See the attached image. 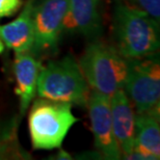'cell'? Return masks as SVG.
Listing matches in <instances>:
<instances>
[{
	"label": "cell",
	"mask_w": 160,
	"mask_h": 160,
	"mask_svg": "<svg viewBox=\"0 0 160 160\" xmlns=\"http://www.w3.org/2000/svg\"><path fill=\"white\" fill-rule=\"evenodd\" d=\"M63 29L91 40L97 39L102 32L99 0H69Z\"/></svg>",
	"instance_id": "cell-9"
},
{
	"label": "cell",
	"mask_w": 160,
	"mask_h": 160,
	"mask_svg": "<svg viewBox=\"0 0 160 160\" xmlns=\"http://www.w3.org/2000/svg\"><path fill=\"white\" fill-rule=\"evenodd\" d=\"M36 0H27L20 15L9 23L0 25V53L12 50L15 53L30 52L33 44L32 9Z\"/></svg>",
	"instance_id": "cell-10"
},
{
	"label": "cell",
	"mask_w": 160,
	"mask_h": 160,
	"mask_svg": "<svg viewBox=\"0 0 160 160\" xmlns=\"http://www.w3.org/2000/svg\"><path fill=\"white\" fill-rule=\"evenodd\" d=\"M160 128L159 116L136 113L133 152L125 159H159Z\"/></svg>",
	"instance_id": "cell-12"
},
{
	"label": "cell",
	"mask_w": 160,
	"mask_h": 160,
	"mask_svg": "<svg viewBox=\"0 0 160 160\" xmlns=\"http://www.w3.org/2000/svg\"><path fill=\"white\" fill-rule=\"evenodd\" d=\"M112 33L114 47L128 60L152 56L159 49V22L127 3L113 9Z\"/></svg>",
	"instance_id": "cell-1"
},
{
	"label": "cell",
	"mask_w": 160,
	"mask_h": 160,
	"mask_svg": "<svg viewBox=\"0 0 160 160\" xmlns=\"http://www.w3.org/2000/svg\"><path fill=\"white\" fill-rule=\"evenodd\" d=\"M130 5L140 9L159 22L160 0H128Z\"/></svg>",
	"instance_id": "cell-14"
},
{
	"label": "cell",
	"mask_w": 160,
	"mask_h": 160,
	"mask_svg": "<svg viewBox=\"0 0 160 160\" xmlns=\"http://www.w3.org/2000/svg\"><path fill=\"white\" fill-rule=\"evenodd\" d=\"M59 153L56 155V159H66V160H70V159H72L71 157V155L68 154L66 151H63V150L62 148H59Z\"/></svg>",
	"instance_id": "cell-16"
},
{
	"label": "cell",
	"mask_w": 160,
	"mask_h": 160,
	"mask_svg": "<svg viewBox=\"0 0 160 160\" xmlns=\"http://www.w3.org/2000/svg\"><path fill=\"white\" fill-rule=\"evenodd\" d=\"M86 106L88 107L95 148L99 154L108 160L121 159L122 152L114 137L112 128L110 97L92 89Z\"/></svg>",
	"instance_id": "cell-7"
},
{
	"label": "cell",
	"mask_w": 160,
	"mask_h": 160,
	"mask_svg": "<svg viewBox=\"0 0 160 160\" xmlns=\"http://www.w3.org/2000/svg\"><path fill=\"white\" fill-rule=\"evenodd\" d=\"M79 121L66 102L39 98L31 105L28 114V130L34 150L62 148L70 129Z\"/></svg>",
	"instance_id": "cell-4"
},
{
	"label": "cell",
	"mask_w": 160,
	"mask_h": 160,
	"mask_svg": "<svg viewBox=\"0 0 160 160\" xmlns=\"http://www.w3.org/2000/svg\"><path fill=\"white\" fill-rule=\"evenodd\" d=\"M37 92L41 98L85 107L91 89L76 59L67 55L42 67Z\"/></svg>",
	"instance_id": "cell-3"
},
{
	"label": "cell",
	"mask_w": 160,
	"mask_h": 160,
	"mask_svg": "<svg viewBox=\"0 0 160 160\" xmlns=\"http://www.w3.org/2000/svg\"><path fill=\"white\" fill-rule=\"evenodd\" d=\"M69 0H41L34 2L32 9L33 55L56 52L63 21L68 11Z\"/></svg>",
	"instance_id": "cell-6"
},
{
	"label": "cell",
	"mask_w": 160,
	"mask_h": 160,
	"mask_svg": "<svg viewBox=\"0 0 160 160\" xmlns=\"http://www.w3.org/2000/svg\"><path fill=\"white\" fill-rule=\"evenodd\" d=\"M19 121L16 118L0 121V160L31 158L29 153L19 143L17 135Z\"/></svg>",
	"instance_id": "cell-13"
},
{
	"label": "cell",
	"mask_w": 160,
	"mask_h": 160,
	"mask_svg": "<svg viewBox=\"0 0 160 160\" xmlns=\"http://www.w3.org/2000/svg\"><path fill=\"white\" fill-rule=\"evenodd\" d=\"M110 110L114 137L121 149L122 157L126 158L134 148L135 112L124 88L118 89L110 97Z\"/></svg>",
	"instance_id": "cell-8"
},
{
	"label": "cell",
	"mask_w": 160,
	"mask_h": 160,
	"mask_svg": "<svg viewBox=\"0 0 160 160\" xmlns=\"http://www.w3.org/2000/svg\"><path fill=\"white\" fill-rule=\"evenodd\" d=\"M78 65L88 84L95 91L111 97L124 88L128 59L112 45L94 39L85 47Z\"/></svg>",
	"instance_id": "cell-2"
},
{
	"label": "cell",
	"mask_w": 160,
	"mask_h": 160,
	"mask_svg": "<svg viewBox=\"0 0 160 160\" xmlns=\"http://www.w3.org/2000/svg\"><path fill=\"white\" fill-rule=\"evenodd\" d=\"M124 91L133 104L136 113L159 116L160 71L155 57L128 60V72Z\"/></svg>",
	"instance_id": "cell-5"
},
{
	"label": "cell",
	"mask_w": 160,
	"mask_h": 160,
	"mask_svg": "<svg viewBox=\"0 0 160 160\" xmlns=\"http://www.w3.org/2000/svg\"><path fill=\"white\" fill-rule=\"evenodd\" d=\"M24 0H0V19L9 18L22 8Z\"/></svg>",
	"instance_id": "cell-15"
},
{
	"label": "cell",
	"mask_w": 160,
	"mask_h": 160,
	"mask_svg": "<svg viewBox=\"0 0 160 160\" xmlns=\"http://www.w3.org/2000/svg\"><path fill=\"white\" fill-rule=\"evenodd\" d=\"M42 63L29 52L16 53L14 60V74L16 79L15 94L20 103V118L26 113L31 101L36 97L38 79Z\"/></svg>",
	"instance_id": "cell-11"
}]
</instances>
